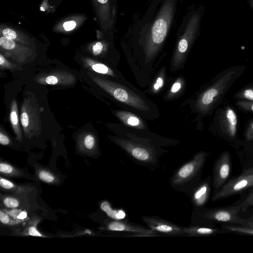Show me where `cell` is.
Wrapping results in <instances>:
<instances>
[{
  "label": "cell",
  "instance_id": "cell-21",
  "mask_svg": "<svg viewBox=\"0 0 253 253\" xmlns=\"http://www.w3.org/2000/svg\"><path fill=\"white\" fill-rule=\"evenodd\" d=\"M225 229L231 232L253 235V228L247 226H239L235 225H227Z\"/></svg>",
  "mask_w": 253,
  "mask_h": 253
},
{
  "label": "cell",
  "instance_id": "cell-19",
  "mask_svg": "<svg viewBox=\"0 0 253 253\" xmlns=\"http://www.w3.org/2000/svg\"><path fill=\"white\" fill-rule=\"evenodd\" d=\"M101 209L111 218L116 220H123L126 217V213L122 210H113L108 202L104 201L101 204Z\"/></svg>",
  "mask_w": 253,
  "mask_h": 253
},
{
  "label": "cell",
  "instance_id": "cell-37",
  "mask_svg": "<svg viewBox=\"0 0 253 253\" xmlns=\"http://www.w3.org/2000/svg\"><path fill=\"white\" fill-rule=\"evenodd\" d=\"M29 234L31 236L42 237V235L37 230L35 227L32 226L29 229Z\"/></svg>",
  "mask_w": 253,
  "mask_h": 253
},
{
  "label": "cell",
  "instance_id": "cell-18",
  "mask_svg": "<svg viewBox=\"0 0 253 253\" xmlns=\"http://www.w3.org/2000/svg\"><path fill=\"white\" fill-rule=\"evenodd\" d=\"M84 66L96 73L110 76H115L113 71L107 65L89 58L83 60Z\"/></svg>",
  "mask_w": 253,
  "mask_h": 253
},
{
  "label": "cell",
  "instance_id": "cell-6",
  "mask_svg": "<svg viewBox=\"0 0 253 253\" xmlns=\"http://www.w3.org/2000/svg\"><path fill=\"white\" fill-rule=\"evenodd\" d=\"M242 205L228 208H218L207 210L203 212L194 211V214L199 215L201 218L209 221L228 222L249 227V219H244L238 216Z\"/></svg>",
  "mask_w": 253,
  "mask_h": 253
},
{
  "label": "cell",
  "instance_id": "cell-11",
  "mask_svg": "<svg viewBox=\"0 0 253 253\" xmlns=\"http://www.w3.org/2000/svg\"><path fill=\"white\" fill-rule=\"evenodd\" d=\"M231 169L230 154L223 152L216 162L213 170V183L215 188L222 186L228 178Z\"/></svg>",
  "mask_w": 253,
  "mask_h": 253
},
{
  "label": "cell",
  "instance_id": "cell-43",
  "mask_svg": "<svg viewBox=\"0 0 253 253\" xmlns=\"http://www.w3.org/2000/svg\"><path fill=\"white\" fill-rule=\"evenodd\" d=\"M248 1L251 5V7L253 10V0H248Z\"/></svg>",
  "mask_w": 253,
  "mask_h": 253
},
{
  "label": "cell",
  "instance_id": "cell-32",
  "mask_svg": "<svg viewBox=\"0 0 253 253\" xmlns=\"http://www.w3.org/2000/svg\"><path fill=\"white\" fill-rule=\"evenodd\" d=\"M13 170V168L9 165L5 163H0V171L4 173H10Z\"/></svg>",
  "mask_w": 253,
  "mask_h": 253
},
{
  "label": "cell",
  "instance_id": "cell-12",
  "mask_svg": "<svg viewBox=\"0 0 253 253\" xmlns=\"http://www.w3.org/2000/svg\"><path fill=\"white\" fill-rule=\"evenodd\" d=\"M108 230L125 233V237H130L135 233L151 232L154 231L148 226H142L123 220L114 219L110 221L107 226Z\"/></svg>",
  "mask_w": 253,
  "mask_h": 253
},
{
  "label": "cell",
  "instance_id": "cell-23",
  "mask_svg": "<svg viewBox=\"0 0 253 253\" xmlns=\"http://www.w3.org/2000/svg\"><path fill=\"white\" fill-rule=\"evenodd\" d=\"M0 45L4 50H10L16 46V43L13 40L1 37L0 38Z\"/></svg>",
  "mask_w": 253,
  "mask_h": 253
},
{
  "label": "cell",
  "instance_id": "cell-27",
  "mask_svg": "<svg viewBox=\"0 0 253 253\" xmlns=\"http://www.w3.org/2000/svg\"><path fill=\"white\" fill-rule=\"evenodd\" d=\"M3 204L6 207L12 209L16 208L19 206L18 201L11 197L5 198L3 200Z\"/></svg>",
  "mask_w": 253,
  "mask_h": 253
},
{
  "label": "cell",
  "instance_id": "cell-8",
  "mask_svg": "<svg viewBox=\"0 0 253 253\" xmlns=\"http://www.w3.org/2000/svg\"><path fill=\"white\" fill-rule=\"evenodd\" d=\"M142 219L147 226L157 233L167 236H184L183 227L159 216L145 215Z\"/></svg>",
  "mask_w": 253,
  "mask_h": 253
},
{
  "label": "cell",
  "instance_id": "cell-16",
  "mask_svg": "<svg viewBox=\"0 0 253 253\" xmlns=\"http://www.w3.org/2000/svg\"><path fill=\"white\" fill-rule=\"evenodd\" d=\"M116 116L125 124L137 128H143L145 125L141 119L135 115L125 111H115Z\"/></svg>",
  "mask_w": 253,
  "mask_h": 253
},
{
  "label": "cell",
  "instance_id": "cell-33",
  "mask_svg": "<svg viewBox=\"0 0 253 253\" xmlns=\"http://www.w3.org/2000/svg\"><path fill=\"white\" fill-rule=\"evenodd\" d=\"M0 185L1 187L6 189H10L14 187V185L12 182L2 178L0 179Z\"/></svg>",
  "mask_w": 253,
  "mask_h": 253
},
{
  "label": "cell",
  "instance_id": "cell-40",
  "mask_svg": "<svg viewBox=\"0 0 253 253\" xmlns=\"http://www.w3.org/2000/svg\"><path fill=\"white\" fill-rule=\"evenodd\" d=\"M181 84L179 82H175L172 85L170 92L173 93H175L178 92L181 88Z\"/></svg>",
  "mask_w": 253,
  "mask_h": 253
},
{
  "label": "cell",
  "instance_id": "cell-29",
  "mask_svg": "<svg viewBox=\"0 0 253 253\" xmlns=\"http://www.w3.org/2000/svg\"><path fill=\"white\" fill-rule=\"evenodd\" d=\"M2 35L3 37L11 40L15 39L17 36L16 32L8 28L3 30Z\"/></svg>",
  "mask_w": 253,
  "mask_h": 253
},
{
  "label": "cell",
  "instance_id": "cell-1",
  "mask_svg": "<svg viewBox=\"0 0 253 253\" xmlns=\"http://www.w3.org/2000/svg\"><path fill=\"white\" fill-rule=\"evenodd\" d=\"M208 154L203 151L196 153L193 157L180 166L174 171L170 180L171 186L175 190L187 194L196 185Z\"/></svg>",
  "mask_w": 253,
  "mask_h": 253
},
{
  "label": "cell",
  "instance_id": "cell-31",
  "mask_svg": "<svg viewBox=\"0 0 253 253\" xmlns=\"http://www.w3.org/2000/svg\"><path fill=\"white\" fill-rule=\"evenodd\" d=\"M103 49V45L100 42H96L92 47V53L94 55L100 54Z\"/></svg>",
  "mask_w": 253,
  "mask_h": 253
},
{
  "label": "cell",
  "instance_id": "cell-36",
  "mask_svg": "<svg viewBox=\"0 0 253 253\" xmlns=\"http://www.w3.org/2000/svg\"><path fill=\"white\" fill-rule=\"evenodd\" d=\"M76 25V23L74 21L66 22L63 24V27L66 31H70L73 29Z\"/></svg>",
  "mask_w": 253,
  "mask_h": 253
},
{
  "label": "cell",
  "instance_id": "cell-2",
  "mask_svg": "<svg viewBox=\"0 0 253 253\" xmlns=\"http://www.w3.org/2000/svg\"><path fill=\"white\" fill-rule=\"evenodd\" d=\"M237 69L233 68L226 71L199 96L196 103L199 111L208 112L223 96L240 73V70Z\"/></svg>",
  "mask_w": 253,
  "mask_h": 253
},
{
  "label": "cell",
  "instance_id": "cell-44",
  "mask_svg": "<svg viewBox=\"0 0 253 253\" xmlns=\"http://www.w3.org/2000/svg\"><path fill=\"white\" fill-rule=\"evenodd\" d=\"M108 0H97L98 1H99V2L101 3H105L106 2H107Z\"/></svg>",
  "mask_w": 253,
  "mask_h": 253
},
{
  "label": "cell",
  "instance_id": "cell-26",
  "mask_svg": "<svg viewBox=\"0 0 253 253\" xmlns=\"http://www.w3.org/2000/svg\"><path fill=\"white\" fill-rule=\"evenodd\" d=\"M39 177L42 181L47 183H51L54 180V176L51 173L44 170L40 172Z\"/></svg>",
  "mask_w": 253,
  "mask_h": 253
},
{
  "label": "cell",
  "instance_id": "cell-28",
  "mask_svg": "<svg viewBox=\"0 0 253 253\" xmlns=\"http://www.w3.org/2000/svg\"><path fill=\"white\" fill-rule=\"evenodd\" d=\"M241 210L242 211L246 210L250 206H253V191L250 193L246 199L242 204Z\"/></svg>",
  "mask_w": 253,
  "mask_h": 253
},
{
  "label": "cell",
  "instance_id": "cell-34",
  "mask_svg": "<svg viewBox=\"0 0 253 253\" xmlns=\"http://www.w3.org/2000/svg\"><path fill=\"white\" fill-rule=\"evenodd\" d=\"M0 220L3 224H9L10 222V218L7 213L2 211H0Z\"/></svg>",
  "mask_w": 253,
  "mask_h": 253
},
{
  "label": "cell",
  "instance_id": "cell-38",
  "mask_svg": "<svg viewBox=\"0 0 253 253\" xmlns=\"http://www.w3.org/2000/svg\"><path fill=\"white\" fill-rule=\"evenodd\" d=\"M22 211L20 210H12L11 211H7L8 214L12 216L14 219L17 220V217Z\"/></svg>",
  "mask_w": 253,
  "mask_h": 253
},
{
  "label": "cell",
  "instance_id": "cell-10",
  "mask_svg": "<svg viewBox=\"0 0 253 253\" xmlns=\"http://www.w3.org/2000/svg\"><path fill=\"white\" fill-rule=\"evenodd\" d=\"M211 192L209 178H207L196 185L187 194L190 197L194 210L204 207L208 202Z\"/></svg>",
  "mask_w": 253,
  "mask_h": 253
},
{
  "label": "cell",
  "instance_id": "cell-17",
  "mask_svg": "<svg viewBox=\"0 0 253 253\" xmlns=\"http://www.w3.org/2000/svg\"><path fill=\"white\" fill-rule=\"evenodd\" d=\"M9 120L16 134V139L21 141L22 139V133L20 125L17 104L16 100L14 99L12 100L11 103Z\"/></svg>",
  "mask_w": 253,
  "mask_h": 253
},
{
  "label": "cell",
  "instance_id": "cell-39",
  "mask_svg": "<svg viewBox=\"0 0 253 253\" xmlns=\"http://www.w3.org/2000/svg\"><path fill=\"white\" fill-rule=\"evenodd\" d=\"M164 84L163 78L159 77L156 80V83L154 85V88L155 90H158L160 88L162 87Z\"/></svg>",
  "mask_w": 253,
  "mask_h": 253
},
{
  "label": "cell",
  "instance_id": "cell-14",
  "mask_svg": "<svg viewBox=\"0 0 253 253\" xmlns=\"http://www.w3.org/2000/svg\"><path fill=\"white\" fill-rule=\"evenodd\" d=\"M197 25L194 27L190 34H186L178 42L173 59V65L175 67L178 66L183 62L189 45L193 40Z\"/></svg>",
  "mask_w": 253,
  "mask_h": 253
},
{
  "label": "cell",
  "instance_id": "cell-20",
  "mask_svg": "<svg viewBox=\"0 0 253 253\" xmlns=\"http://www.w3.org/2000/svg\"><path fill=\"white\" fill-rule=\"evenodd\" d=\"M81 139L82 143L86 149L91 150L94 147L95 137L92 133L86 132L82 133Z\"/></svg>",
  "mask_w": 253,
  "mask_h": 253
},
{
  "label": "cell",
  "instance_id": "cell-42",
  "mask_svg": "<svg viewBox=\"0 0 253 253\" xmlns=\"http://www.w3.org/2000/svg\"><path fill=\"white\" fill-rule=\"evenodd\" d=\"M249 219V227L253 228V214Z\"/></svg>",
  "mask_w": 253,
  "mask_h": 253
},
{
  "label": "cell",
  "instance_id": "cell-35",
  "mask_svg": "<svg viewBox=\"0 0 253 253\" xmlns=\"http://www.w3.org/2000/svg\"><path fill=\"white\" fill-rule=\"evenodd\" d=\"M10 143V139L7 136L3 133L1 131H0V143L3 145H8Z\"/></svg>",
  "mask_w": 253,
  "mask_h": 253
},
{
  "label": "cell",
  "instance_id": "cell-30",
  "mask_svg": "<svg viewBox=\"0 0 253 253\" xmlns=\"http://www.w3.org/2000/svg\"><path fill=\"white\" fill-rule=\"evenodd\" d=\"M245 136L249 141L253 140V121L248 126L246 131Z\"/></svg>",
  "mask_w": 253,
  "mask_h": 253
},
{
  "label": "cell",
  "instance_id": "cell-9",
  "mask_svg": "<svg viewBox=\"0 0 253 253\" xmlns=\"http://www.w3.org/2000/svg\"><path fill=\"white\" fill-rule=\"evenodd\" d=\"M35 82L43 85H71L76 82V77L64 70H53L37 75Z\"/></svg>",
  "mask_w": 253,
  "mask_h": 253
},
{
  "label": "cell",
  "instance_id": "cell-15",
  "mask_svg": "<svg viewBox=\"0 0 253 253\" xmlns=\"http://www.w3.org/2000/svg\"><path fill=\"white\" fill-rule=\"evenodd\" d=\"M185 236H209L218 234L220 231L218 228H211L196 224H191L183 227Z\"/></svg>",
  "mask_w": 253,
  "mask_h": 253
},
{
  "label": "cell",
  "instance_id": "cell-13",
  "mask_svg": "<svg viewBox=\"0 0 253 253\" xmlns=\"http://www.w3.org/2000/svg\"><path fill=\"white\" fill-rule=\"evenodd\" d=\"M238 119L235 111L228 107L224 111L220 121L222 131L231 138L236 136L237 131Z\"/></svg>",
  "mask_w": 253,
  "mask_h": 253
},
{
  "label": "cell",
  "instance_id": "cell-3",
  "mask_svg": "<svg viewBox=\"0 0 253 253\" xmlns=\"http://www.w3.org/2000/svg\"><path fill=\"white\" fill-rule=\"evenodd\" d=\"M91 79L97 85L118 101L140 111L148 110L144 100L125 86L97 76L91 77Z\"/></svg>",
  "mask_w": 253,
  "mask_h": 253
},
{
  "label": "cell",
  "instance_id": "cell-22",
  "mask_svg": "<svg viewBox=\"0 0 253 253\" xmlns=\"http://www.w3.org/2000/svg\"><path fill=\"white\" fill-rule=\"evenodd\" d=\"M235 98L247 101H253V87H248L239 92Z\"/></svg>",
  "mask_w": 253,
  "mask_h": 253
},
{
  "label": "cell",
  "instance_id": "cell-5",
  "mask_svg": "<svg viewBox=\"0 0 253 253\" xmlns=\"http://www.w3.org/2000/svg\"><path fill=\"white\" fill-rule=\"evenodd\" d=\"M115 142L140 165L152 168L158 166L159 155L153 148L122 139H116Z\"/></svg>",
  "mask_w": 253,
  "mask_h": 253
},
{
  "label": "cell",
  "instance_id": "cell-25",
  "mask_svg": "<svg viewBox=\"0 0 253 253\" xmlns=\"http://www.w3.org/2000/svg\"><path fill=\"white\" fill-rule=\"evenodd\" d=\"M236 104L243 110L253 112V101L238 100Z\"/></svg>",
  "mask_w": 253,
  "mask_h": 253
},
{
  "label": "cell",
  "instance_id": "cell-4",
  "mask_svg": "<svg viewBox=\"0 0 253 253\" xmlns=\"http://www.w3.org/2000/svg\"><path fill=\"white\" fill-rule=\"evenodd\" d=\"M20 122L25 136L31 139L38 136L42 130L41 109L35 97L28 94L21 106Z\"/></svg>",
  "mask_w": 253,
  "mask_h": 253
},
{
  "label": "cell",
  "instance_id": "cell-41",
  "mask_svg": "<svg viewBox=\"0 0 253 253\" xmlns=\"http://www.w3.org/2000/svg\"><path fill=\"white\" fill-rule=\"evenodd\" d=\"M27 216V212L24 211H21L17 217V220H23Z\"/></svg>",
  "mask_w": 253,
  "mask_h": 253
},
{
  "label": "cell",
  "instance_id": "cell-24",
  "mask_svg": "<svg viewBox=\"0 0 253 253\" xmlns=\"http://www.w3.org/2000/svg\"><path fill=\"white\" fill-rule=\"evenodd\" d=\"M16 67V64L8 61L1 54L0 55V69H13Z\"/></svg>",
  "mask_w": 253,
  "mask_h": 253
},
{
  "label": "cell",
  "instance_id": "cell-7",
  "mask_svg": "<svg viewBox=\"0 0 253 253\" xmlns=\"http://www.w3.org/2000/svg\"><path fill=\"white\" fill-rule=\"evenodd\" d=\"M252 186H253V167L225 184L220 190L211 197V200L214 202L227 198Z\"/></svg>",
  "mask_w": 253,
  "mask_h": 253
}]
</instances>
